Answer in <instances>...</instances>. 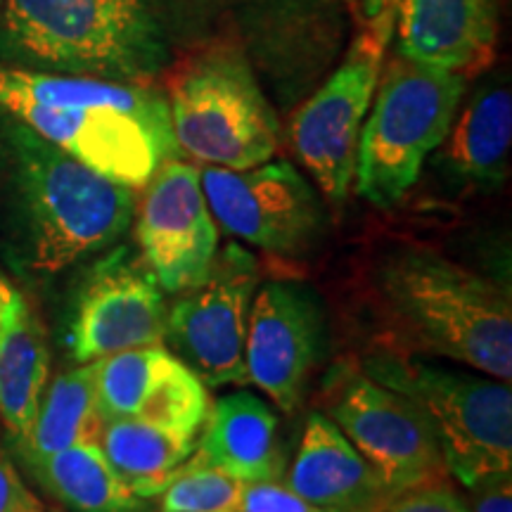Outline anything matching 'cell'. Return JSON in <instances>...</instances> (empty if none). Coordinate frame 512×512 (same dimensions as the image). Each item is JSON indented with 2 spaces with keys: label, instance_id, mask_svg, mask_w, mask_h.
Wrapping results in <instances>:
<instances>
[{
  "label": "cell",
  "instance_id": "6da1fadb",
  "mask_svg": "<svg viewBox=\"0 0 512 512\" xmlns=\"http://www.w3.org/2000/svg\"><path fill=\"white\" fill-rule=\"evenodd\" d=\"M136 190L95 174L0 107V245L19 273L50 278L119 245Z\"/></svg>",
  "mask_w": 512,
  "mask_h": 512
},
{
  "label": "cell",
  "instance_id": "7a4b0ae2",
  "mask_svg": "<svg viewBox=\"0 0 512 512\" xmlns=\"http://www.w3.org/2000/svg\"><path fill=\"white\" fill-rule=\"evenodd\" d=\"M0 107L95 174L143 190L178 159L166 93L155 83L0 67Z\"/></svg>",
  "mask_w": 512,
  "mask_h": 512
},
{
  "label": "cell",
  "instance_id": "3957f363",
  "mask_svg": "<svg viewBox=\"0 0 512 512\" xmlns=\"http://www.w3.org/2000/svg\"><path fill=\"white\" fill-rule=\"evenodd\" d=\"M171 64L152 0H3L0 67L155 83Z\"/></svg>",
  "mask_w": 512,
  "mask_h": 512
},
{
  "label": "cell",
  "instance_id": "277c9868",
  "mask_svg": "<svg viewBox=\"0 0 512 512\" xmlns=\"http://www.w3.org/2000/svg\"><path fill=\"white\" fill-rule=\"evenodd\" d=\"M384 309L415 349L510 382V292L430 249L389 254L377 273Z\"/></svg>",
  "mask_w": 512,
  "mask_h": 512
},
{
  "label": "cell",
  "instance_id": "5b68a950",
  "mask_svg": "<svg viewBox=\"0 0 512 512\" xmlns=\"http://www.w3.org/2000/svg\"><path fill=\"white\" fill-rule=\"evenodd\" d=\"M467 76L396 55L384 62L373 110L356 147L354 183L363 200L394 209L413 190L422 164L451 131Z\"/></svg>",
  "mask_w": 512,
  "mask_h": 512
},
{
  "label": "cell",
  "instance_id": "8992f818",
  "mask_svg": "<svg viewBox=\"0 0 512 512\" xmlns=\"http://www.w3.org/2000/svg\"><path fill=\"white\" fill-rule=\"evenodd\" d=\"M164 93L181 155L221 169H252L278 152V114L240 50H202L171 74Z\"/></svg>",
  "mask_w": 512,
  "mask_h": 512
},
{
  "label": "cell",
  "instance_id": "52a82bcc",
  "mask_svg": "<svg viewBox=\"0 0 512 512\" xmlns=\"http://www.w3.org/2000/svg\"><path fill=\"white\" fill-rule=\"evenodd\" d=\"M361 370L420 408L460 484L512 470L510 382L399 354H373Z\"/></svg>",
  "mask_w": 512,
  "mask_h": 512
},
{
  "label": "cell",
  "instance_id": "ba28073f",
  "mask_svg": "<svg viewBox=\"0 0 512 512\" xmlns=\"http://www.w3.org/2000/svg\"><path fill=\"white\" fill-rule=\"evenodd\" d=\"M401 0H384L332 76L299 107L290 124L294 155L332 202L354 183L356 147L396 31Z\"/></svg>",
  "mask_w": 512,
  "mask_h": 512
},
{
  "label": "cell",
  "instance_id": "9c48e42d",
  "mask_svg": "<svg viewBox=\"0 0 512 512\" xmlns=\"http://www.w3.org/2000/svg\"><path fill=\"white\" fill-rule=\"evenodd\" d=\"M256 259L238 245L216 254L209 278L181 292L166 309L164 347L204 387L249 384L245 366L247 320L259 280Z\"/></svg>",
  "mask_w": 512,
  "mask_h": 512
},
{
  "label": "cell",
  "instance_id": "30bf717a",
  "mask_svg": "<svg viewBox=\"0 0 512 512\" xmlns=\"http://www.w3.org/2000/svg\"><path fill=\"white\" fill-rule=\"evenodd\" d=\"M328 411L396 496L446 482L448 467L437 437L408 396L375 382L363 370L344 368L328 387Z\"/></svg>",
  "mask_w": 512,
  "mask_h": 512
},
{
  "label": "cell",
  "instance_id": "8fae6325",
  "mask_svg": "<svg viewBox=\"0 0 512 512\" xmlns=\"http://www.w3.org/2000/svg\"><path fill=\"white\" fill-rule=\"evenodd\" d=\"M164 320V290L143 254L114 245L76 287L67 323L69 356L81 366L119 351L164 347Z\"/></svg>",
  "mask_w": 512,
  "mask_h": 512
},
{
  "label": "cell",
  "instance_id": "7c38bea8",
  "mask_svg": "<svg viewBox=\"0 0 512 512\" xmlns=\"http://www.w3.org/2000/svg\"><path fill=\"white\" fill-rule=\"evenodd\" d=\"M216 226L271 254H304L325 228V209L313 185L290 162L252 169H200Z\"/></svg>",
  "mask_w": 512,
  "mask_h": 512
},
{
  "label": "cell",
  "instance_id": "4fadbf2b",
  "mask_svg": "<svg viewBox=\"0 0 512 512\" xmlns=\"http://www.w3.org/2000/svg\"><path fill=\"white\" fill-rule=\"evenodd\" d=\"M136 204V240L159 287L181 294L209 278L219 254V226L202 190L200 169L166 159Z\"/></svg>",
  "mask_w": 512,
  "mask_h": 512
},
{
  "label": "cell",
  "instance_id": "5bb4252c",
  "mask_svg": "<svg viewBox=\"0 0 512 512\" xmlns=\"http://www.w3.org/2000/svg\"><path fill=\"white\" fill-rule=\"evenodd\" d=\"M323 351L325 313L318 294L292 280L261 287L247 320L249 384H256L285 413H294L304 403Z\"/></svg>",
  "mask_w": 512,
  "mask_h": 512
},
{
  "label": "cell",
  "instance_id": "9a60e30c",
  "mask_svg": "<svg viewBox=\"0 0 512 512\" xmlns=\"http://www.w3.org/2000/svg\"><path fill=\"white\" fill-rule=\"evenodd\" d=\"M102 420L145 418L200 434L211 401L204 382L166 347L128 349L95 361Z\"/></svg>",
  "mask_w": 512,
  "mask_h": 512
},
{
  "label": "cell",
  "instance_id": "2e32d148",
  "mask_svg": "<svg viewBox=\"0 0 512 512\" xmlns=\"http://www.w3.org/2000/svg\"><path fill=\"white\" fill-rule=\"evenodd\" d=\"M396 31V55L472 76L494 57L498 0H401Z\"/></svg>",
  "mask_w": 512,
  "mask_h": 512
},
{
  "label": "cell",
  "instance_id": "e0dca14e",
  "mask_svg": "<svg viewBox=\"0 0 512 512\" xmlns=\"http://www.w3.org/2000/svg\"><path fill=\"white\" fill-rule=\"evenodd\" d=\"M287 486L318 512H382L399 498L325 413L306 420Z\"/></svg>",
  "mask_w": 512,
  "mask_h": 512
},
{
  "label": "cell",
  "instance_id": "ac0fdd59",
  "mask_svg": "<svg viewBox=\"0 0 512 512\" xmlns=\"http://www.w3.org/2000/svg\"><path fill=\"white\" fill-rule=\"evenodd\" d=\"M192 458L240 482H278L285 475L280 420L252 392H233L211 403Z\"/></svg>",
  "mask_w": 512,
  "mask_h": 512
},
{
  "label": "cell",
  "instance_id": "d6986e66",
  "mask_svg": "<svg viewBox=\"0 0 512 512\" xmlns=\"http://www.w3.org/2000/svg\"><path fill=\"white\" fill-rule=\"evenodd\" d=\"M512 93L503 76L486 81L456 114L439 145L437 166L465 190H494L510 176Z\"/></svg>",
  "mask_w": 512,
  "mask_h": 512
},
{
  "label": "cell",
  "instance_id": "ffe728a7",
  "mask_svg": "<svg viewBox=\"0 0 512 512\" xmlns=\"http://www.w3.org/2000/svg\"><path fill=\"white\" fill-rule=\"evenodd\" d=\"M50 354L41 320L12 292L0 323V420L19 448L27 444L48 387Z\"/></svg>",
  "mask_w": 512,
  "mask_h": 512
},
{
  "label": "cell",
  "instance_id": "44dd1931",
  "mask_svg": "<svg viewBox=\"0 0 512 512\" xmlns=\"http://www.w3.org/2000/svg\"><path fill=\"white\" fill-rule=\"evenodd\" d=\"M200 434L169 422L112 418L102 422L100 448L138 498H157L195 453Z\"/></svg>",
  "mask_w": 512,
  "mask_h": 512
},
{
  "label": "cell",
  "instance_id": "7402d4cb",
  "mask_svg": "<svg viewBox=\"0 0 512 512\" xmlns=\"http://www.w3.org/2000/svg\"><path fill=\"white\" fill-rule=\"evenodd\" d=\"M27 465L38 484L72 512H140L145 508V498L128 489L98 441L31 458Z\"/></svg>",
  "mask_w": 512,
  "mask_h": 512
},
{
  "label": "cell",
  "instance_id": "603a6c76",
  "mask_svg": "<svg viewBox=\"0 0 512 512\" xmlns=\"http://www.w3.org/2000/svg\"><path fill=\"white\" fill-rule=\"evenodd\" d=\"M102 415L95 392V361L60 373L38 408L34 430L22 446L24 460L43 458L76 444L100 441Z\"/></svg>",
  "mask_w": 512,
  "mask_h": 512
},
{
  "label": "cell",
  "instance_id": "cb8c5ba5",
  "mask_svg": "<svg viewBox=\"0 0 512 512\" xmlns=\"http://www.w3.org/2000/svg\"><path fill=\"white\" fill-rule=\"evenodd\" d=\"M245 482L188 458L159 494L162 512H238Z\"/></svg>",
  "mask_w": 512,
  "mask_h": 512
},
{
  "label": "cell",
  "instance_id": "d4e9b609",
  "mask_svg": "<svg viewBox=\"0 0 512 512\" xmlns=\"http://www.w3.org/2000/svg\"><path fill=\"white\" fill-rule=\"evenodd\" d=\"M238 512H318L297 491L278 482H247Z\"/></svg>",
  "mask_w": 512,
  "mask_h": 512
},
{
  "label": "cell",
  "instance_id": "484cf974",
  "mask_svg": "<svg viewBox=\"0 0 512 512\" xmlns=\"http://www.w3.org/2000/svg\"><path fill=\"white\" fill-rule=\"evenodd\" d=\"M382 512H470L465 498L448 482L418 486L394 498Z\"/></svg>",
  "mask_w": 512,
  "mask_h": 512
},
{
  "label": "cell",
  "instance_id": "4316f807",
  "mask_svg": "<svg viewBox=\"0 0 512 512\" xmlns=\"http://www.w3.org/2000/svg\"><path fill=\"white\" fill-rule=\"evenodd\" d=\"M465 505L470 512H512V472H491L465 486Z\"/></svg>",
  "mask_w": 512,
  "mask_h": 512
},
{
  "label": "cell",
  "instance_id": "83f0119b",
  "mask_svg": "<svg viewBox=\"0 0 512 512\" xmlns=\"http://www.w3.org/2000/svg\"><path fill=\"white\" fill-rule=\"evenodd\" d=\"M41 505L17 475L15 465L0 446V512H38Z\"/></svg>",
  "mask_w": 512,
  "mask_h": 512
},
{
  "label": "cell",
  "instance_id": "f1b7e54d",
  "mask_svg": "<svg viewBox=\"0 0 512 512\" xmlns=\"http://www.w3.org/2000/svg\"><path fill=\"white\" fill-rule=\"evenodd\" d=\"M12 297V290L8 285H5V280L0 278V323H3V313H5V306H8Z\"/></svg>",
  "mask_w": 512,
  "mask_h": 512
},
{
  "label": "cell",
  "instance_id": "f546056e",
  "mask_svg": "<svg viewBox=\"0 0 512 512\" xmlns=\"http://www.w3.org/2000/svg\"><path fill=\"white\" fill-rule=\"evenodd\" d=\"M38 512H43V510H38Z\"/></svg>",
  "mask_w": 512,
  "mask_h": 512
},
{
  "label": "cell",
  "instance_id": "4dcf8cb0",
  "mask_svg": "<svg viewBox=\"0 0 512 512\" xmlns=\"http://www.w3.org/2000/svg\"><path fill=\"white\" fill-rule=\"evenodd\" d=\"M0 3H3V0H0Z\"/></svg>",
  "mask_w": 512,
  "mask_h": 512
}]
</instances>
